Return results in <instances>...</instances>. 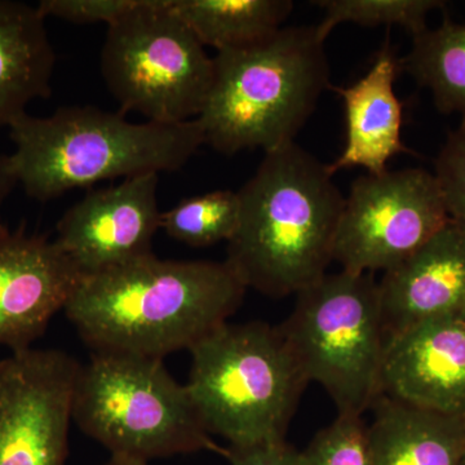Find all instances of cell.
I'll list each match as a JSON object with an SVG mask.
<instances>
[{
	"instance_id": "1",
	"label": "cell",
	"mask_w": 465,
	"mask_h": 465,
	"mask_svg": "<svg viewBox=\"0 0 465 465\" xmlns=\"http://www.w3.org/2000/svg\"><path fill=\"white\" fill-rule=\"evenodd\" d=\"M246 290L225 262L152 253L84 275L64 312L96 353L163 360L228 323Z\"/></svg>"
},
{
	"instance_id": "2",
	"label": "cell",
	"mask_w": 465,
	"mask_h": 465,
	"mask_svg": "<svg viewBox=\"0 0 465 465\" xmlns=\"http://www.w3.org/2000/svg\"><path fill=\"white\" fill-rule=\"evenodd\" d=\"M332 174L296 143L265 153L238 191L240 224L226 250L246 289L284 298L327 274L345 203Z\"/></svg>"
},
{
	"instance_id": "3",
	"label": "cell",
	"mask_w": 465,
	"mask_h": 465,
	"mask_svg": "<svg viewBox=\"0 0 465 465\" xmlns=\"http://www.w3.org/2000/svg\"><path fill=\"white\" fill-rule=\"evenodd\" d=\"M8 128L12 171L39 202L106 180L173 173L204 145L197 119L133 124L124 113L94 106H67L50 116L24 113Z\"/></svg>"
},
{
	"instance_id": "4",
	"label": "cell",
	"mask_w": 465,
	"mask_h": 465,
	"mask_svg": "<svg viewBox=\"0 0 465 465\" xmlns=\"http://www.w3.org/2000/svg\"><path fill=\"white\" fill-rule=\"evenodd\" d=\"M213 81L197 121L204 143L223 154L295 143L330 85L316 26H287L264 41L217 52Z\"/></svg>"
},
{
	"instance_id": "5",
	"label": "cell",
	"mask_w": 465,
	"mask_h": 465,
	"mask_svg": "<svg viewBox=\"0 0 465 465\" xmlns=\"http://www.w3.org/2000/svg\"><path fill=\"white\" fill-rule=\"evenodd\" d=\"M191 353L186 387L210 434L232 448L284 440L308 381L278 327L228 322Z\"/></svg>"
},
{
	"instance_id": "6",
	"label": "cell",
	"mask_w": 465,
	"mask_h": 465,
	"mask_svg": "<svg viewBox=\"0 0 465 465\" xmlns=\"http://www.w3.org/2000/svg\"><path fill=\"white\" fill-rule=\"evenodd\" d=\"M73 421L112 455L146 461L203 450L225 455L188 387L157 358L94 351L76 378Z\"/></svg>"
},
{
	"instance_id": "7",
	"label": "cell",
	"mask_w": 465,
	"mask_h": 465,
	"mask_svg": "<svg viewBox=\"0 0 465 465\" xmlns=\"http://www.w3.org/2000/svg\"><path fill=\"white\" fill-rule=\"evenodd\" d=\"M278 329L302 375L322 385L339 415L362 418L381 397L385 332L371 274H324L296 293Z\"/></svg>"
},
{
	"instance_id": "8",
	"label": "cell",
	"mask_w": 465,
	"mask_h": 465,
	"mask_svg": "<svg viewBox=\"0 0 465 465\" xmlns=\"http://www.w3.org/2000/svg\"><path fill=\"white\" fill-rule=\"evenodd\" d=\"M100 69L121 113L177 124L200 116L215 66L171 0H143L142 7L108 26Z\"/></svg>"
},
{
	"instance_id": "9",
	"label": "cell",
	"mask_w": 465,
	"mask_h": 465,
	"mask_svg": "<svg viewBox=\"0 0 465 465\" xmlns=\"http://www.w3.org/2000/svg\"><path fill=\"white\" fill-rule=\"evenodd\" d=\"M450 222L436 177L403 168L358 177L345 198L333 262L357 274L388 272Z\"/></svg>"
},
{
	"instance_id": "10",
	"label": "cell",
	"mask_w": 465,
	"mask_h": 465,
	"mask_svg": "<svg viewBox=\"0 0 465 465\" xmlns=\"http://www.w3.org/2000/svg\"><path fill=\"white\" fill-rule=\"evenodd\" d=\"M79 369L58 349L0 361V465H66Z\"/></svg>"
},
{
	"instance_id": "11",
	"label": "cell",
	"mask_w": 465,
	"mask_h": 465,
	"mask_svg": "<svg viewBox=\"0 0 465 465\" xmlns=\"http://www.w3.org/2000/svg\"><path fill=\"white\" fill-rule=\"evenodd\" d=\"M158 174L88 192L57 223L56 244L84 275L152 255L161 229Z\"/></svg>"
},
{
	"instance_id": "12",
	"label": "cell",
	"mask_w": 465,
	"mask_h": 465,
	"mask_svg": "<svg viewBox=\"0 0 465 465\" xmlns=\"http://www.w3.org/2000/svg\"><path fill=\"white\" fill-rule=\"evenodd\" d=\"M381 393L465 418V314L430 318L385 335Z\"/></svg>"
},
{
	"instance_id": "13",
	"label": "cell",
	"mask_w": 465,
	"mask_h": 465,
	"mask_svg": "<svg viewBox=\"0 0 465 465\" xmlns=\"http://www.w3.org/2000/svg\"><path fill=\"white\" fill-rule=\"evenodd\" d=\"M84 277L56 242L0 225V345L32 348Z\"/></svg>"
},
{
	"instance_id": "14",
	"label": "cell",
	"mask_w": 465,
	"mask_h": 465,
	"mask_svg": "<svg viewBox=\"0 0 465 465\" xmlns=\"http://www.w3.org/2000/svg\"><path fill=\"white\" fill-rule=\"evenodd\" d=\"M385 335L430 318L465 314V232L449 222L379 283Z\"/></svg>"
},
{
	"instance_id": "15",
	"label": "cell",
	"mask_w": 465,
	"mask_h": 465,
	"mask_svg": "<svg viewBox=\"0 0 465 465\" xmlns=\"http://www.w3.org/2000/svg\"><path fill=\"white\" fill-rule=\"evenodd\" d=\"M400 58L390 38L375 54L365 76L349 87L332 88L344 101L347 143L330 171L362 167L370 174L387 171L394 155L412 153L402 142V104L394 92Z\"/></svg>"
},
{
	"instance_id": "16",
	"label": "cell",
	"mask_w": 465,
	"mask_h": 465,
	"mask_svg": "<svg viewBox=\"0 0 465 465\" xmlns=\"http://www.w3.org/2000/svg\"><path fill=\"white\" fill-rule=\"evenodd\" d=\"M367 427L371 465H463L465 418L381 396Z\"/></svg>"
},
{
	"instance_id": "17",
	"label": "cell",
	"mask_w": 465,
	"mask_h": 465,
	"mask_svg": "<svg viewBox=\"0 0 465 465\" xmlns=\"http://www.w3.org/2000/svg\"><path fill=\"white\" fill-rule=\"evenodd\" d=\"M54 56L36 5L0 0V128L51 94Z\"/></svg>"
},
{
	"instance_id": "18",
	"label": "cell",
	"mask_w": 465,
	"mask_h": 465,
	"mask_svg": "<svg viewBox=\"0 0 465 465\" xmlns=\"http://www.w3.org/2000/svg\"><path fill=\"white\" fill-rule=\"evenodd\" d=\"M171 8L204 47H246L273 35L292 12L290 0H171Z\"/></svg>"
},
{
	"instance_id": "19",
	"label": "cell",
	"mask_w": 465,
	"mask_h": 465,
	"mask_svg": "<svg viewBox=\"0 0 465 465\" xmlns=\"http://www.w3.org/2000/svg\"><path fill=\"white\" fill-rule=\"evenodd\" d=\"M400 67L430 91L439 112L458 114L465 124V24L446 16L436 29L414 36Z\"/></svg>"
},
{
	"instance_id": "20",
	"label": "cell",
	"mask_w": 465,
	"mask_h": 465,
	"mask_svg": "<svg viewBox=\"0 0 465 465\" xmlns=\"http://www.w3.org/2000/svg\"><path fill=\"white\" fill-rule=\"evenodd\" d=\"M238 192L213 191L180 202L161 215V229L192 247L232 240L240 224Z\"/></svg>"
},
{
	"instance_id": "21",
	"label": "cell",
	"mask_w": 465,
	"mask_h": 465,
	"mask_svg": "<svg viewBox=\"0 0 465 465\" xmlns=\"http://www.w3.org/2000/svg\"><path fill=\"white\" fill-rule=\"evenodd\" d=\"M324 9V17L317 25L326 41L333 27L351 23L361 26L400 25L412 36L428 29V15L434 9L445 8L439 0H323L316 2Z\"/></svg>"
},
{
	"instance_id": "22",
	"label": "cell",
	"mask_w": 465,
	"mask_h": 465,
	"mask_svg": "<svg viewBox=\"0 0 465 465\" xmlns=\"http://www.w3.org/2000/svg\"><path fill=\"white\" fill-rule=\"evenodd\" d=\"M298 465H371L362 418L339 415L299 451Z\"/></svg>"
},
{
	"instance_id": "23",
	"label": "cell",
	"mask_w": 465,
	"mask_h": 465,
	"mask_svg": "<svg viewBox=\"0 0 465 465\" xmlns=\"http://www.w3.org/2000/svg\"><path fill=\"white\" fill-rule=\"evenodd\" d=\"M433 174L450 222L465 232V124L450 131Z\"/></svg>"
},
{
	"instance_id": "24",
	"label": "cell",
	"mask_w": 465,
	"mask_h": 465,
	"mask_svg": "<svg viewBox=\"0 0 465 465\" xmlns=\"http://www.w3.org/2000/svg\"><path fill=\"white\" fill-rule=\"evenodd\" d=\"M143 0H42L36 5L43 17L87 25L104 23L110 26L142 7Z\"/></svg>"
},
{
	"instance_id": "25",
	"label": "cell",
	"mask_w": 465,
	"mask_h": 465,
	"mask_svg": "<svg viewBox=\"0 0 465 465\" xmlns=\"http://www.w3.org/2000/svg\"><path fill=\"white\" fill-rule=\"evenodd\" d=\"M224 457L232 465H298L299 451L284 440L225 450Z\"/></svg>"
},
{
	"instance_id": "26",
	"label": "cell",
	"mask_w": 465,
	"mask_h": 465,
	"mask_svg": "<svg viewBox=\"0 0 465 465\" xmlns=\"http://www.w3.org/2000/svg\"><path fill=\"white\" fill-rule=\"evenodd\" d=\"M16 176L12 171L8 155H0V206L7 200L15 186L17 185Z\"/></svg>"
},
{
	"instance_id": "27",
	"label": "cell",
	"mask_w": 465,
	"mask_h": 465,
	"mask_svg": "<svg viewBox=\"0 0 465 465\" xmlns=\"http://www.w3.org/2000/svg\"><path fill=\"white\" fill-rule=\"evenodd\" d=\"M106 465H149V461L143 459L124 457V455H112Z\"/></svg>"
},
{
	"instance_id": "28",
	"label": "cell",
	"mask_w": 465,
	"mask_h": 465,
	"mask_svg": "<svg viewBox=\"0 0 465 465\" xmlns=\"http://www.w3.org/2000/svg\"><path fill=\"white\" fill-rule=\"evenodd\" d=\"M463 465H465V460H464V464Z\"/></svg>"
}]
</instances>
